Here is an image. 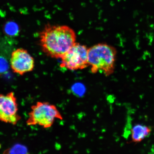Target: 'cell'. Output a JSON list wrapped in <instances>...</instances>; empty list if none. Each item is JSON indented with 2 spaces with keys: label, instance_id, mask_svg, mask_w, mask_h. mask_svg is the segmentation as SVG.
<instances>
[{
  "label": "cell",
  "instance_id": "cell-1",
  "mask_svg": "<svg viewBox=\"0 0 154 154\" xmlns=\"http://www.w3.org/2000/svg\"><path fill=\"white\" fill-rule=\"evenodd\" d=\"M40 45L48 56L61 58L76 43L74 30L66 26L46 25L40 34Z\"/></svg>",
  "mask_w": 154,
  "mask_h": 154
},
{
  "label": "cell",
  "instance_id": "cell-2",
  "mask_svg": "<svg viewBox=\"0 0 154 154\" xmlns=\"http://www.w3.org/2000/svg\"><path fill=\"white\" fill-rule=\"evenodd\" d=\"M116 55V49L106 44H98L88 49V63L91 72L103 73L106 76L112 74L114 72Z\"/></svg>",
  "mask_w": 154,
  "mask_h": 154
},
{
  "label": "cell",
  "instance_id": "cell-3",
  "mask_svg": "<svg viewBox=\"0 0 154 154\" xmlns=\"http://www.w3.org/2000/svg\"><path fill=\"white\" fill-rule=\"evenodd\" d=\"M26 121L28 126L38 125L44 128L52 126L55 119L62 120V115L56 106L47 102H38L31 107Z\"/></svg>",
  "mask_w": 154,
  "mask_h": 154
},
{
  "label": "cell",
  "instance_id": "cell-4",
  "mask_svg": "<svg viewBox=\"0 0 154 154\" xmlns=\"http://www.w3.org/2000/svg\"><path fill=\"white\" fill-rule=\"evenodd\" d=\"M88 51L86 46L76 43L61 58V66L71 70L86 68L89 66Z\"/></svg>",
  "mask_w": 154,
  "mask_h": 154
},
{
  "label": "cell",
  "instance_id": "cell-5",
  "mask_svg": "<svg viewBox=\"0 0 154 154\" xmlns=\"http://www.w3.org/2000/svg\"><path fill=\"white\" fill-rule=\"evenodd\" d=\"M18 105L14 92L0 94V121L15 125L20 120Z\"/></svg>",
  "mask_w": 154,
  "mask_h": 154
},
{
  "label": "cell",
  "instance_id": "cell-6",
  "mask_svg": "<svg viewBox=\"0 0 154 154\" xmlns=\"http://www.w3.org/2000/svg\"><path fill=\"white\" fill-rule=\"evenodd\" d=\"M11 66L13 72L20 75L32 72L35 66L33 57L26 50L19 48L11 54Z\"/></svg>",
  "mask_w": 154,
  "mask_h": 154
},
{
  "label": "cell",
  "instance_id": "cell-7",
  "mask_svg": "<svg viewBox=\"0 0 154 154\" xmlns=\"http://www.w3.org/2000/svg\"><path fill=\"white\" fill-rule=\"evenodd\" d=\"M151 131V128L146 125H135L131 131L132 141L136 143L141 142L149 136Z\"/></svg>",
  "mask_w": 154,
  "mask_h": 154
},
{
  "label": "cell",
  "instance_id": "cell-8",
  "mask_svg": "<svg viewBox=\"0 0 154 154\" xmlns=\"http://www.w3.org/2000/svg\"><path fill=\"white\" fill-rule=\"evenodd\" d=\"M27 151L26 148L24 146L17 144L11 149L6 150L4 153H26Z\"/></svg>",
  "mask_w": 154,
  "mask_h": 154
}]
</instances>
